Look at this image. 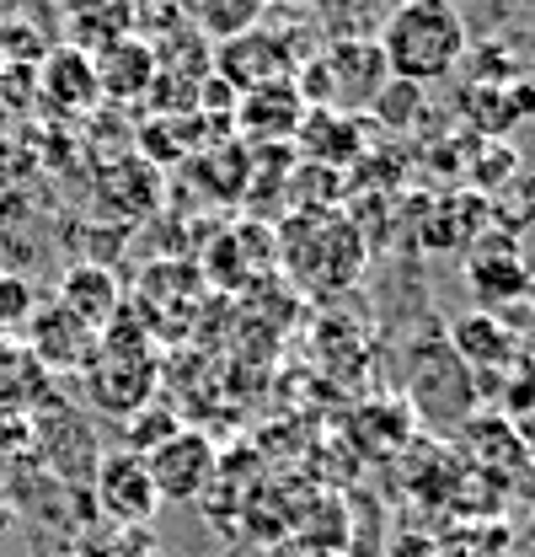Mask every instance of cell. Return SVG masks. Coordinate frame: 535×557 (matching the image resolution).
Segmentation results:
<instances>
[{
    "label": "cell",
    "instance_id": "cell-10",
    "mask_svg": "<svg viewBox=\"0 0 535 557\" xmlns=\"http://www.w3.org/2000/svg\"><path fill=\"white\" fill-rule=\"evenodd\" d=\"M97 327H86L80 317H70L60 300H38L27 311V354L49 370V375H65V370H86L97 359Z\"/></svg>",
    "mask_w": 535,
    "mask_h": 557
},
{
    "label": "cell",
    "instance_id": "cell-8",
    "mask_svg": "<svg viewBox=\"0 0 535 557\" xmlns=\"http://www.w3.org/2000/svg\"><path fill=\"white\" fill-rule=\"evenodd\" d=\"M322 65H327V81H333V108L359 119L364 108H375V97L386 91L391 70H386V54L375 38H333L322 49Z\"/></svg>",
    "mask_w": 535,
    "mask_h": 557
},
{
    "label": "cell",
    "instance_id": "cell-13",
    "mask_svg": "<svg viewBox=\"0 0 535 557\" xmlns=\"http://www.w3.org/2000/svg\"><path fill=\"white\" fill-rule=\"evenodd\" d=\"M461 456L476 467L471 478H498V483H509V478L531 472V450H525L514 418H493V413L466 418V423H461Z\"/></svg>",
    "mask_w": 535,
    "mask_h": 557
},
{
    "label": "cell",
    "instance_id": "cell-22",
    "mask_svg": "<svg viewBox=\"0 0 535 557\" xmlns=\"http://www.w3.org/2000/svg\"><path fill=\"white\" fill-rule=\"evenodd\" d=\"M129 33H134V5H91V11H75L70 16L65 49H80V54L97 60L108 44H119Z\"/></svg>",
    "mask_w": 535,
    "mask_h": 557
},
{
    "label": "cell",
    "instance_id": "cell-3",
    "mask_svg": "<svg viewBox=\"0 0 535 557\" xmlns=\"http://www.w3.org/2000/svg\"><path fill=\"white\" fill-rule=\"evenodd\" d=\"M407 392H412V408L439 423V429H461L476 408V392H471V370L456 359V348L445 338H412L407 344Z\"/></svg>",
    "mask_w": 535,
    "mask_h": 557
},
{
    "label": "cell",
    "instance_id": "cell-25",
    "mask_svg": "<svg viewBox=\"0 0 535 557\" xmlns=\"http://www.w3.org/2000/svg\"><path fill=\"white\" fill-rule=\"evenodd\" d=\"M33 306H38V300H33L27 278L0 274V333H11L16 322H27V311H33Z\"/></svg>",
    "mask_w": 535,
    "mask_h": 557
},
{
    "label": "cell",
    "instance_id": "cell-17",
    "mask_svg": "<svg viewBox=\"0 0 535 557\" xmlns=\"http://www.w3.org/2000/svg\"><path fill=\"white\" fill-rule=\"evenodd\" d=\"M38 97H43L54 113H86V108H97L102 91H97V65H91V54L65 49V44L49 49L43 65H38Z\"/></svg>",
    "mask_w": 535,
    "mask_h": 557
},
{
    "label": "cell",
    "instance_id": "cell-28",
    "mask_svg": "<svg viewBox=\"0 0 535 557\" xmlns=\"http://www.w3.org/2000/svg\"><path fill=\"white\" fill-rule=\"evenodd\" d=\"M11 525V498H5V487H0V531Z\"/></svg>",
    "mask_w": 535,
    "mask_h": 557
},
{
    "label": "cell",
    "instance_id": "cell-23",
    "mask_svg": "<svg viewBox=\"0 0 535 557\" xmlns=\"http://www.w3.org/2000/svg\"><path fill=\"white\" fill-rule=\"evenodd\" d=\"M177 429H183L177 408H166V403L155 397V403H145L139 413L124 418V450H134V456H150V450H155V445H166Z\"/></svg>",
    "mask_w": 535,
    "mask_h": 557
},
{
    "label": "cell",
    "instance_id": "cell-21",
    "mask_svg": "<svg viewBox=\"0 0 535 557\" xmlns=\"http://www.w3.org/2000/svg\"><path fill=\"white\" fill-rule=\"evenodd\" d=\"M49 381L54 375L27 354V344H16V338L0 344V413H38L43 403H54Z\"/></svg>",
    "mask_w": 535,
    "mask_h": 557
},
{
    "label": "cell",
    "instance_id": "cell-18",
    "mask_svg": "<svg viewBox=\"0 0 535 557\" xmlns=\"http://www.w3.org/2000/svg\"><path fill=\"white\" fill-rule=\"evenodd\" d=\"M91 65H97L102 102H145L150 86H155V49L145 38H134V33L119 38V44H108Z\"/></svg>",
    "mask_w": 535,
    "mask_h": 557
},
{
    "label": "cell",
    "instance_id": "cell-11",
    "mask_svg": "<svg viewBox=\"0 0 535 557\" xmlns=\"http://www.w3.org/2000/svg\"><path fill=\"white\" fill-rule=\"evenodd\" d=\"M306 113H311V108L300 102L295 75H284V81H268V86H252V91L236 97L231 129H236L241 145H289Z\"/></svg>",
    "mask_w": 535,
    "mask_h": 557
},
{
    "label": "cell",
    "instance_id": "cell-24",
    "mask_svg": "<svg viewBox=\"0 0 535 557\" xmlns=\"http://www.w3.org/2000/svg\"><path fill=\"white\" fill-rule=\"evenodd\" d=\"M423 108V86H407V81H386V91L375 97V113L381 119H391L397 129H407L412 124V113Z\"/></svg>",
    "mask_w": 535,
    "mask_h": 557
},
{
    "label": "cell",
    "instance_id": "cell-19",
    "mask_svg": "<svg viewBox=\"0 0 535 557\" xmlns=\"http://www.w3.org/2000/svg\"><path fill=\"white\" fill-rule=\"evenodd\" d=\"M97 205L108 209V220H145V214H155L161 205V172L150 166V161H113L108 172H102V183H97Z\"/></svg>",
    "mask_w": 535,
    "mask_h": 557
},
{
    "label": "cell",
    "instance_id": "cell-27",
    "mask_svg": "<svg viewBox=\"0 0 535 557\" xmlns=\"http://www.w3.org/2000/svg\"><path fill=\"white\" fill-rule=\"evenodd\" d=\"M284 557H348V553H322V547H289Z\"/></svg>",
    "mask_w": 535,
    "mask_h": 557
},
{
    "label": "cell",
    "instance_id": "cell-6",
    "mask_svg": "<svg viewBox=\"0 0 535 557\" xmlns=\"http://www.w3.org/2000/svg\"><path fill=\"white\" fill-rule=\"evenodd\" d=\"M300 70V54L284 33H273L268 22H258L252 33L231 38V44H214V75L241 97L252 86H268V81H284Z\"/></svg>",
    "mask_w": 535,
    "mask_h": 557
},
{
    "label": "cell",
    "instance_id": "cell-29",
    "mask_svg": "<svg viewBox=\"0 0 535 557\" xmlns=\"http://www.w3.org/2000/svg\"><path fill=\"white\" fill-rule=\"evenodd\" d=\"M5 129H11V113H5V108H0V139H5Z\"/></svg>",
    "mask_w": 535,
    "mask_h": 557
},
{
    "label": "cell",
    "instance_id": "cell-2",
    "mask_svg": "<svg viewBox=\"0 0 535 557\" xmlns=\"http://www.w3.org/2000/svg\"><path fill=\"white\" fill-rule=\"evenodd\" d=\"M381 54L391 81L407 86H434L450 70L466 60L471 38H466V16L445 0H407L381 22Z\"/></svg>",
    "mask_w": 535,
    "mask_h": 557
},
{
    "label": "cell",
    "instance_id": "cell-16",
    "mask_svg": "<svg viewBox=\"0 0 535 557\" xmlns=\"http://www.w3.org/2000/svg\"><path fill=\"white\" fill-rule=\"evenodd\" d=\"M60 306L70 317H80L86 327L102 333L113 322V311L124 306V278L113 274V263H102V258H80L60 278Z\"/></svg>",
    "mask_w": 535,
    "mask_h": 557
},
{
    "label": "cell",
    "instance_id": "cell-4",
    "mask_svg": "<svg viewBox=\"0 0 535 557\" xmlns=\"http://www.w3.org/2000/svg\"><path fill=\"white\" fill-rule=\"evenodd\" d=\"M145 467H150V483L161 498H172V504H194L209 493V483L220 478V450H214V440L199 434V429H177L166 445H155L150 456H145Z\"/></svg>",
    "mask_w": 535,
    "mask_h": 557
},
{
    "label": "cell",
    "instance_id": "cell-26",
    "mask_svg": "<svg viewBox=\"0 0 535 557\" xmlns=\"http://www.w3.org/2000/svg\"><path fill=\"white\" fill-rule=\"evenodd\" d=\"M520 557H535V509H531V520H525V531H520Z\"/></svg>",
    "mask_w": 535,
    "mask_h": 557
},
{
    "label": "cell",
    "instance_id": "cell-7",
    "mask_svg": "<svg viewBox=\"0 0 535 557\" xmlns=\"http://www.w3.org/2000/svg\"><path fill=\"white\" fill-rule=\"evenodd\" d=\"M91 498L113 525H150L161 509V493L150 483L145 456L134 450H102L97 472H91Z\"/></svg>",
    "mask_w": 535,
    "mask_h": 557
},
{
    "label": "cell",
    "instance_id": "cell-9",
    "mask_svg": "<svg viewBox=\"0 0 535 557\" xmlns=\"http://www.w3.org/2000/svg\"><path fill=\"white\" fill-rule=\"evenodd\" d=\"M86 375V392L102 413L129 418L145 403H155V386H161V359L155 354H102L80 370Z\"/></svg>",
    "mask_w": 535,
    "mask_h": 557
},
{
    "label": "cell",
    "instance_id": "cell-20",
    "mask_svg": "<svg viewBox=\"0 0 535 557\" xmlns=\"http://www.w3.org/2000/svg\"><path fill=\"white\" fill-rule=\"evenodd\" d=\"M466 284L482 300V311H493V306H509L531 289V269L514 247H482V252L466 258Z\"/></svg>",
    "mask_w": 535,
    "mask_h": 557
},
{
    "label": "cell",
    "instance_id": "cell-5",
    "mask_svg": "<svg viewBox=\"0 0 535 557\" xmlns=\"http://www.w3.org/2000/svg\"><path fill=\"white\" fill-rule=\"evenodd\" d=\"M273 263H278V242H273V225L258 220V214L225 225V231L203 247V278H214V284H225V289L263 284Z\"/></svg>",
    "mask_w": 535,
    "mask_h": 557
},
{
    "label": "cell",
    "instance_id": "cell-1",
    "mask_svg": "<svg viewBox=\"0 0 535 557\" xmlns=\"http://www.w3.org/2000/svg\"><path fill=\"white\" fill-rule=\"evenodd\" d=\"M273 242H278L284 269L316 295L348 289L364 274V258H370L359 220L343 209H295L284 225H273Z\"/></svg>",
    "mask_w": 535,
    "mask_h": 557
},
{
    "label": "cell",
    "instance_id": "cell-15",
    "mask_svg": "<svg viewBox=\"0 0 535 557\" xmlns=\"http://www.w3.org/2000/svg\"><path fill=\"white\" fill-rule=\"evenodd\" d=\"M445 344L456 348V359L476 370V375H493V370H509L514 354H520V333L498 317V311H466L450 322Z\"/></svg>",
    "mask_w": 535,
    "mask_h": 557
},
{
    "label": "cell",
    "instance_id": "cell-14",
    "mask_svg": "<svg viewBox=\"0 0 535 557\" xmlns=\"http://www.w3.org/2000/svg\"><path fill=\"white\" fill-rule=\"evenodd\" d=\"M295 156H306L311 166H327V172H348L359 156H364V124L337 113V108H311L295 129Z\"/></svg>",
    "mask_w": 535,
    "mask_h": 557
},
{
    "label": "cell",
    "instance_id": "cell-12",
    "mask_svg": "<svg viewBox=\"0 0 535 557\" xmlns=\"http://www.w3.org/2000/svg\"><path fill=\"white\" fill-rule=\"evenodd\" d=\"M33 423H38V429H33V450L54 467V478H65V483H91L102 450L91 445L86 423L70 413V408H60V403H43Z\"/></svg>",
    "mask_w": 535,
    "mask_h": 557
}]
</instances>
